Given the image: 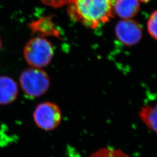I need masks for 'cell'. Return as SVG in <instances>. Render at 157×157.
Instances as JSON below:
<instances>
[{
    "label": "cell",
    "instance_id": "8",
    "mask_svg": "<svg viewBox=\"0 0 157 157\" xmlns=\"http://www.w3.org/2000/svg\"><path fill=\"white\" fill-rule=\"evenodd\" d=\"M157 105H148L141 108L139 116L150 130L157 133Z\"/></svg>",
    "mask_w": 157,
    "mask_h": 157
},
{
    "label": "cell",
    "instance_id": "10",
    "mask_svg": "<svg viewBox=\"0 0 157 157\" xmlns=\"http://www.w3.org/2000/svg\"><path fill=\"white\" fill-rule=\"evenodd\" d=\"M90 157H130L119 149L106 147L100 148L93 153Z\"/></svg>",
    "mask_w": 157,
    "mask_h": 157
},
{
    "label": "cell",
    "instance_id": "14",
    "mask_svg": "<svg viewBox=\"0 0 157 157\" xmlns=\"http://www.w3.org/2000/svg\"><path fill=\"white\" fill-rule=\"evenodd\" d=\"M1 47H2V41H1V38H0V50H1Z\"/></svg>",
    "mask_w": 157,
    "mask_h": 157
},
{
    "label": "cell",
    "instance_id": "5",
    "mask_svg": "<svg viewBox=\"0 0 157 157\" xmlns=\"http://www.w3.org/2000/svg\"><path fill=\"white\" fill-rule=\"evenodd\" d=\"M117 38L126 46L136 45L143 36L140 25L132 19H122L119 21L115 28Z\"/></svg>",
    "mask_w": 157,
    "mask_h": 157
},
{
    "label": "cell",
    "instance_id": "3",
    "mask_svg": "<svg viewBox=\"0 0 157 157\" xmlns=\"http://www.w3.org/2000/svg\"><path fill=\"white\" fill-rule=\"evenodd\" d=\"M19 83L24 94L31 99L45 94L50 88V80L47 73L41 68L30 67L21 74Z\"/></svg>",
    "mask_w": 157,
    "mask_h": 157
},
{
    "label": "cell",
    "instance_id": "9",
    "mask_svg": "<svg viewBox=\"0 0 157 157\" xmlns=\"http://www.w3.org/2000/svg\"><path fill=\"white\" fill-rule=\"evenodd\" d=\"M29 27L33 33L40 36L56 35V33H58L56 29L53 27L50 18L47 17L31 23Z\"/></svg>",
    "mask_w": 157,
    "mask_h": 157
},
{
    "label": "cell",
    "instance_id": "13",
    "mask_svg": "<svg viewBox=\"0 0 157 157\" xmlns=\"http://www.w3.org/2000/svg\"><path fill=\"white\" fill-rule=\"evenodd\" d=\"M140 2H144V3H147V2H149L150 1H151V0H139Z\"/></svg>",
    "mask_w": 157,
    "mask_h": 157
},
{
    "label": "cell",
    "instance_id": "7",
    "mask_svg": "<svg viewBox=\"0 0 157 157\" xmlns=\"http://www.w3.org/2000/svg\"><path fill=\"white\" fill-rule=\"evenodd\" d=\"M140 3L139 0H115V14L122 19H132L140 11Z\"/></svg>",
    "mask_w": 157,
    "mask_h": 157
},
{
    "label": "cell",
    "instance_id": "1",
    "mask_svg": "<svg viewBox=\"0 0 157 157\" xmlns=\"http://www.w3.org/2000/svg\"><path fill=\"white\" fill-rule=\"evenodd\" d=\"M115 0H71L67 13L75 22L94 29L115 16Z\"/></svg>",
    "mask_w": 157,
    "mask_h": 157
},
{
    "label": "cell",
    "instance_id": "12",
    "mask_svg": "<svg viewBox=\"0 0 157 157\" xmlns=\"http://www.w3.org/2000/svg\"><path fill=\"white\" fill-rule=\"evenodd\" d=\"M44 4L52 8H60L68 5L71 0H40Z\"/></svg>",
    "mask_w": 157,
    "mask_h": 157
},
{
    "label": "cell",
    "instance_id": "2",
    "mask_svg": "<svg viewBox=\"0 0 157 157\" xmlns=\"http://www.w3.org/2000/svg\"><path fill=\"white\" fill-rule=\"evenodd\" d=\"M54 54L52 43L41 37L29 40L23 48L24 58L32 67L42 68L48 66Z\"/></svg>",
    "mask_w": 157,
    "mask_h": 157
},
{
    "label": "cell",
    "instance_id": "11",
    "mask_svg": "<svg viewBox=\"0 0 157 157\" xmlns=\"http://www.w3.org/2000/svg\"><path fill=\"white\" fill-rule=\"evenodd\" d=\"M157 11L153 12L147 21V30L154 39L157 40Z\"/></svg>",
    "mask_w": 157,
    "mask_h": 157
},
{
    "label": "cell",
    "instance_id": "4",
    "mask_svg": "<svg viewBox=\"0 0 157 157\" xmlns=\"http://www.w3.org/2000/svg\"><path fill=\"white\" fill-rule=\"evenodd\" d=\"M34 122L40 129L51 131L56 129L62 121V112L56 103L44 102L35 108L33 113Z\"/></svg>",
    "mask_w": 157,
    "mask_h": 157
},
{
    "label": "cell",
    "instance_id": "6",
    "mask_svg": "<svg viewBox=\"0 0 157 157\" xmlns=\"http://www.w3.org/2000/svg\"><path fill=\"white\" fill-rule=\"evenodd\" d=\"M18 95L16 82L7 76H0V105H5L15 101Z\"/></svg>",
    "mask_w": 157,
    "mask_h": 157
}]
</instances>
